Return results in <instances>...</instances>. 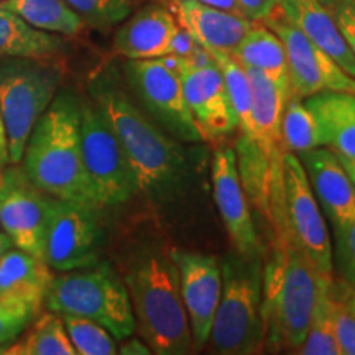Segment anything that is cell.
Instances as JSON below:
<instances>
[{
	"instance_id": "7",
	"label": "cell",
	"mask_w": 355,
	"mask_h": 355,
	"mask_svg": "<svg viewBox=\"0 0 355 355\" xmlns=\"http://www.w3.org/2000/svg\"><path fill=\"white\" fill-rule=\"evenodd\" d=\"M51 58H3L0 63V112L6 123L10 165H20L26 141L58 94L63 68Z\"/></svg>"
},
{
	"instance_id": "26",
	"label": "cell",
	"mask_w": 355,
	"mask_h": 355,
	"mask_svg": "<svg viewBox=\"0 0 355 355\" xmlns=\"http://www.w3.org/2000/svg\"><path fill=\"white\" fill-rule=\"evenodd\" d=\"M3 355H76V350L60 314L48 311L40 313Z\"/></svg>"
},
{
	"instance_id": "35",
	"label": "cell",
	"mask_w": 355,
	"mask_h": 355,
	"mask_svg": "<svg viewBox=\"0 0 355 355\" xmlns=\"http://www.w3.org/2000/svg\"><path fill=\"white\" fill-rule=\"evenodd\" d=\"M334 331L340 355H355V314L349 300L337 298L334 290Z\"/></svg>"
},
{
	"instance_id": "3",
	"label": "cell",
	"mask_w": 355,
	"mask_h": 355,
	"mask_svg": "<svg viewBox=\"0 0 355 355\" xmlns=\"http://www.w3.org/2000/svg\"><path fill=\"white\" fill-rule=\"evenodd\" d=\"M21 162L26 176L43 193L96 206L83 158L81 97L58 92L30 133Z\"/></svg>"
},
{
	"instance_id": "38",
	"label": "cell",
	"mask_w": 355,
	"mask_h": 355,
	"mask_svg": "<svg viewBox=\"0 0 355 355\" xmlns=\"http://www.w3.org/2000/svg\"><path fill=\"white\" fill-rule=\"evenodd\" d=\"M117 354L122 355H148L152 354V349L140 336H128L121 340V345H117Z\"/></svg>"
},
{
	"instance_id": "16",
	"label": "cell",
	"mask_w": 355,
	"mask_h": 355,
	"mask_svg": "<svg viewBox=\"0 0 355 355\" xmlns=\"http://www.w3.org/2000/svg\"><path fill=\"white\" fill-rule=\"evenodd\" d=\"M212 196L234 250L245 257H261L259 234L241 175H239L235 150L230 146L217 148L212 158Z\"/></svg>"
},
{
	"instance_id": "33",
	"label": "cell",
	"mask_w": 355,
	"mask_h": 355,
	"mask_svg": "<svg viewBox=\"0 0 355 355\" xmlns=\"http://www.w3.org/2000/svg\"><path fill=\"white\" fill-rule=\"evenodd\" d=\"M35 318L37 314L28 306L2 301L0 303V345L19 339Z\"/></svg>"
},
{
	"instance_id": "17",
	"label": "cell",
	"mask_w": 355,
	"mask_h": 355,
	"mask_svg": "<svg viewBox=\"0 0 355 355\" xmlns=\"http://www.w3.org/2000/svg\"><path fill=\"white\" fill-rule=\"evenodd\" d=\"M178 25L189 33L194 43L207 51L230 53L245 37L254 20L199 0H165Z\"/></svg>"
},
{
	"instance_id": "32",
	"label": "cell",
	"mask_w": 355,
	"mask_h": 355,
	"mask_svg": "<svg viewBox=\"0 0 355 355\" xmlns=\"http://www.w3.org/2000/svg\"><path fill=\"white\" fill-rule=\"evenodd\" d=\"M84 26L107 30L122 24L130 15L132 0H64Z\"/></svg>"
},
{
	"instance_id": "37",
	"label": "cell",
	"mask_w": 355,
	"mask_h": 355,
	"mask_svg": "<svg viewBox=\"0 0 355 355\" xmlns=\"http://www.w3.org/2000/svg\"><path fill=\"white\" fill-rule=\"evenodd\" d=\"M247 19L261 21L278 7V0H235Z\"/></svg>"
},
{
	"instance_id": "2",
	"label": "cell",
	"mask_w": 355,
	"mask_h": 355,
	"mask_svg": "<svg viewBox=\"0 0 355 355\" xmlns=\"http://www.w3.org/2000/svg\"><path fill=\"white\" fill-rule=\"evenodd\" d=\"M121 275L132 303L137 331L152 354H189L193 336L171 247L135 248L123 263Z\"/></svg>"
},
{
	"instance_id": "46",
	"label": "cell",
	"mask_w": 355,
	"mask_h": 355,
	"mask_svg": "<svg viewBox=\"0 0 355 355\" xmlns=\"http://www.w3.org/2000/svg\"><path fill=\"white\" fill-rule=\"evenodd\" d=\"M0 2H2V0H0Z\"/></svg>"
},
{
	"instance_id": "39",
	"label": "cell",
	"mask_w": 355,
	"mask_h": 355,
	"mask_svg": "<svg viewBox=\"0 0 355 355\" xmlns=\"http://www.w3.org/2000/svg\"><path fill=\"white\" fill-rule=\"evenodd\" d=\"M10 163V155H8V139L6 123H3L2 112H0V168H3Z\"/></svg>"
},
{
	"instance_id": "45",
	"label": "cell",
	"mask_w": 355,
	"mask_h": 355,
	"mask_svg": "<svg viewBox=\"0 0 355 355\" xmlns=\"http://www.w3.org/2000/svg\"><path fill=\"white\" fill-rule=\"evenodd\" d=\"M2 301H3V300H2V298H0V303H2Z\"/></svg>"
},
{
	"instance_id": "11",
	"label": "cell",
	"mask_w": 355,
	"mask_h": 355,
	"mask_svg": "<svg viewBox=\"0 0 355 355\" xmlns=\"http://www.w3.org/2000/svg\"><path fill=\"white\" fill-rule=\"evenodd\" d=\"M261 24L272 28L285 46L291 96L306 99L322 91L355 94V78L345 73L326 51L288 21L278 7L261 20Z\"/></svg>"
},
{
	"instance_id": "42",
	"label": "cell",
	"mask_w": 355,
	"mask_h": 355,
	"mask_svg": "<svg viewBox=\"0 0 355 355\" xmlns=\"http://www.w3.org/2000/svg\"><path fill=\"white\" fill-rule=\"evenodd\" d=\"M337 158L340 159V163H343L345 173H347V175H349L350 181H352V184H354V188H355V162H350V159L339 157V155H337Z\"/></svg>"
},
{
	"instance_id": "14",
	"label": "cell",
	"mask_w": 355,
	"mask_h": 355,
	"mask_svg": "<svg viewBox=\"0 0 355 355\" xmlns=\"http://www.w3.org/2000/svg\"><path fill=\"white\" fill-rule=\"evenodd\" d=\"M178 71L186 104L202 140H219L232 135L239 128V121L216 61L193 64L188 58L180 56Z\"/></svg>"
},
{
	"instance_id": "22",
	"label": "cell",
	"mask_w": 355,
	"mask_h": 355,
	"mask_svg": "<svg viewBox=\"0 0 355 355\" xmlns=\"http://www.w3.org/2000/svg\"><path fill=\"white\" fill-rule=\"evenodd\" d=\"M245 68V66H243ZM252 87V105L257 141L268 152H282V117L291 96L288 76H272L255 68H245Z\"/></svg>"
},
{
	"instance_id": "10",
	"label": "cell",
	"mask_w": 355,
	"mask_h": 355,
	"mask_svg": "<svg viewBox=\"0 0 355 355\" xmlns=\"http://www.w3.org/2000/svg\"><path fill=\"white\" fill-rule=\"evenodd\" d=\"M102 209L78 201L53 198L43 260L56 272L86 268L101 261L104 248Z\"/></svg>"
},
{
	"instance_id": "15",
	"label": "cell",
	"mask_w": 355,
	"mask_h": 355,
	"mask_svg": "<svg viewBox=\"0 0 355 355\" xmlns=\"http://www.w3.org/2000/svg\"><path fill=\"white\" fill-rule=\"evenodd\" d=\"M180 273L181 296L189 319L193 349L202 350L214 319L222 291V265L214 255L171 247Z\"/></svg>"
},
{
	"instance_id": "43",
	"label": "cell",
	"mask_w": 355,
	"mask_h": 355,
	"mask_svg": "<svg viewBox=\"0 0 355 355\" xmlns=\"http://www.w3.org/2000/svg\"><path fill=\"white\" fill-rule=\"evenodd\" d=\"M349 306H350V309H352V313L355 314V290H354L352 296H350V300H349Z\"/></svg>"
},
{
	"instance_id": "1",
	"label": "cell",
	"mask_w": 355,
	"mask_h": 355,
	"mask_svg": "<svg viewBox=\"0 0 355 355\" xmlns=\"http://www.w3.org/2000/svg\"><path fill=\"white\" fill-rule=\"evenodd\" d=\"M89 96L121 140L139 193L158 207L183 198L191 181V163L183 144L157 125L112 74L92 79Z\"/></svg>"
},
{
	"instance_id": "27",
	"label": "cell",
	"mask_w": 355,
	"mask_h": 355,
	"mask_svg": "<svg viewBox=\"0 0 355 355\" xmlns=\"http://www.w3.org/2000/svg\"><path fill=\"white\" fill-rule=\"evenodd\" d=\"M0 7L15 12L43 32L74 37L86 26L64 0H2Z\"/></svg>"
},
{
	"instance_id": "36",
	"label": "cell",
	"mask_w": 355,
	"mask_h": 355,
	"mask_svg": "<svg viewBox=\"0 0 355 355\" xmlns=\"http://www.w3.org/2000/svg\"><path fill=\"white\" fill-rule=\"evenodd\" d=\"M355 56V0H321Z\"/></svg>"
},
{
	"instance_id": "5",
	"label": "cell",
	"mask_w": 355,
	"mask_h": 355,
	"mask_svg": "<svg viewBox=\"0 0 355 355\" xmlns=\"http://www.w3.org/2000/svg\"><path fill=\"white\" fill-rule=\"evenodd\" d=\"M220 265V300L206 345L220 355L259 354L265 349L261 257L234 250Z\"/></svg>"
},
{
	"instance_id": "12",
	"label": "cell",
	"mask_w": 355,
	"mask_h": 355,
	"mask_svg": "<svg viewBox=\"0 0 355 355\" xmlns=\"http://www.w3.org/2000/svg\"><path fill=\"white\" fill-rule=\"evenodd\" d=\"M283 194L286 224L303 254L322 275H332V245L326 220L300 157L283 153Z\"/></svg>"
},
{
	"instance_id": "13",
	"label": "cell",
	"mask_w": 355,
	"mask_h": 355,
	"mask_svg": "<svg viewBox=\"0 0 355 355\" xmlns=\"http://www.w3.org/2000/svg\"><path fill=\"white\" fill-rule=\"evenodd\" d=\"M53 196L38 189L24 168L13 165L2 173L0 225L17 248L43 259L44 232Z\"/></svg>"
},
{
	"instance_id": "40",
	"label": "cell",
	"mask_w": 355,
	"mask_h": 355,
	"mask_svg": "<svg viewBox=\"0 0 355 355\" xmlns=\"http://www.w3.org/2000/svg\"><path fill=\"white\" fill-rule=\"evenodd\" d=\"M199 2L207 3V6H212V7H217V8H222V10H227V12H232V13H239V15H243L242 8L239 7V3L235 2V0H199ZM243 17H245V15H243Z\"/></svg>"
},
{
	"instance_id": "44",
	"label": "cell",
	"mask_w": 355,
	"mask_h": 355,
	"mask_svg": "<svg viewBox=\"0 0 355 355\" xmlns=\"http://www.w3.org/2000/svg\"><path fill=\"white\" fill-rule=\"evenodd\" d=\"M3 350H6V347H2V345H0V355H3Z\"/></svg>"
},
{
	"instance_id": "31",
	"label": "cell",
	"mask_w": 355,
	"mask_h": 355,
	"mask_svg": "<svg viewBox=\"0 0 355 355\" xmlns=\"http://www.w3.org/2000/svg\"><path fill=\"white\" fill-rule=\"evenodd\" d=\"M76 355H115L117 340L104 326L87 318L60 314Z\"/></svg>"
},
{
	"instance_id": "25",
	"label": "cell",
	"mask_w": 355,
	"mask_h": 355,
	"mask_svg": "<svg viewBox=\"0 0 355 355\" xmlns=\"http://www.w3.org/2000/svg\"><path fill=\"white\" fill-rule=\"evenodd\" d=\"M230 55L245 68L260 69L272 76H288L285 46L278 35L261 21L254 20Z\"/></svg>"
},
{
	"instance_id": "8",
	"label": "cell",
	"mask_w": 355,
	"mask_h": 355,
	"mask_svg": "<svg viewBox=\"0 0 355 355\" xmlns=\"http://www.w3.org/2000/svg\"><path fill=\"white\" fill-rule=\"evenodd\" d=\"M81 139L89 189L99 209L119 207L139 194L125 150L91 96L81 97Z\"/></svg>"
},
{
	"instance_id": "4",
	"label": "cell",
	"mask_w": 355,
	"mask_h": 355,
	"mask_svg": "<svg viewBox=\"0 0 355 355\" xmlns=\"http://www.w3.org/2000/svg\"><path fill=\"white\" fill-rule=\"evenodd\" d=\"M326 277L331 275L318 272L291 234L275 235L273 254L263 268L265 347L298 352Z\"/></svg>"
},
{
	"instance_id": "41",
	"label": "cell",
	"mask_w": 355,
	"mask_h": 355,
	"mask_svg": "<svg viewBox=\"0 0 355 355\" xmlns=\"http://www.w3.org/2000/svg\"><path fill=\"white\" fill-rule=\"evenodd\" d=\"M13 247H15V243H13L10 235H8L6 230H0V260H2V257L6 255L8 250H12Z\"/></svg>"
},
{
	"instance_id": "30",
	"label": "cell",
	"mask_w": 355,
	"mask_h": 355,
	"mask_svg": "<svg viewBox=\"0 0 355 355\" xmlns=\"http://www.w3.org/2000/svg\"><path fill=\"white\" fill-rule=\"evenodd\" d=\"M282 144L285 152L296 155L324 146L321 125L300 97L290 96L283 110Z\"/></svg>"
},
{
	"instance_id": "24",
	"label": "cell",
	"mask_w": 355,
	"mask_h": 355,
	"mask_svg": "<svg viewBox=\"0 0 355 355\" xmlns=\"http://www.w3.org/2000/svg\"><path fill=\"white\" fill-rule=\"evenodd\" d=\"M64 50L61 35L38 30L0 7V58H53Z\"/></svg>"
},
{
	"instance_id": "9",
	"label": "cell",
	"mask_w": 355,
	"mask_h": 355,
	"mask_svg": "<svg viewBox=\"0 0 355 355\" xmlns=\"http://www.w3.org/2000/svg\"><path fill=\"white\" fill-rule=\"evenodd\" d=\"M180 56L127 60L123 71L135 102L168 135L181 144H196L202 137L186 104L181 84Z\"/></svg>"
},
{
	"instance_id": "20",
	"label": "cell",
	"mask_w": 355,
	"mask_h": 355,
	"mask_svg": "<svg viewBox=\"0 0 355 355\" xmlns=\"http://www.w3.org/2000/svg\"><path fill=\"white\" fill-rule=\"evenodd\" d=\"M53 278V270L43 259L13 247L0 260V298L28 306L38 316Z\"/></svg>"
},
{
	"instance_id": "23",
	"label": "cell",
	"mask_w": 355,
	"mask_h": 355,
	"mask_svg": "<svg viewBox=\"0 0 355 355\" xmlns=\"http://www.w3.org/2000/svg\"><path fill=\"white\" fill-rule=\"evenodd\" d=\"M304 104L321 125L324 146L355 162V94L322 91L306 97Z\"/></svg>"
},
{
	"instance_id": "19",
	"label": "cell",
	"mask_w": 355,
	"mask_h": 355,
	"mask_svg": "<svg viewBox=\"0 0 355 355\" xmlns=\"http://www.w3.org/2000/svg\"><path fill=\"white\" fill-rule=\"evenodd\" d=\"M180 25L163 3L146 6L123 20L114 37V50L127 60H155L171 55Z\"/></svg>"
},
{
	"instance_id": "6",
	"label": "cell",
	"mask_w": 355,
	"mask_h": 355,
	"mask_svg": "<svg viewBox=\"0 0 355 355\" xmlns=\"http://www.w3.org/2000/svg\"><path fill=\"white\" fill-rule=\"evenodd\" d=\"M44 308L96 321L115 340L125 339L137 331L127 286L122 275L109 261L56 275L44 298Z\"/></svg>"
},
{
	"instance_id": "18",
	"label": "cell",
	"mask_w": 355,
	"mask_h": 355,
	"mask_svg": "<svg viewBox=\"0 0 355 355\" xmlns=\"http://www.w3.org/2000/svg\"><path fill=\"white\" fill-rule=\"evenodd\" d=\"M314 196L329 217L332 229L355 219V188L337 155L327 146L300 153Z\"/></svg>"
},
{
	"instance_id": "34",
	"label": "cell",
	"mask_w": 355,
	"mask_h": 355,
	"mask_svg": "<svg viewBox=\"0 0 355 355\" xmlns=\"http://www.w3.org/2000/svg\"><path fill=\"white\" fill-rule=\"evenodd\" d=\"M336 261L345 283L355 285V219L340 229H334Z\"/></svg>"
},
{
	"instance_id": "28",
	"label": "cell",
	"mask_w": 355,
	"mask_h": 355,
	"mask_svg": "<svg viewBox=\"0 0 355 355\" xmlns=\"http://www.w3.org/2000/svg\"><path fill=\"white\" fill-rule=\"evenodd\" d=\"M298 354L303 355H340L334 331V282L331 277L322 279L308 334Z\"/></svg>"
},
{
	"instance_id": "29",
	"label": "cell",
	"mask_w": 355,
	"mask_h": 355,
	"mask_svg": "<svg viewBox=\"0 0 355 355\" xmlns=\"http://www.w3.org/2000/svg\"><path fill=\"white\" fill-rule=\"evenodd\" d=\"M212 60L219 66L229 99L232 102L239 121V128L243 135L255 137L254 105H252V87L248 81L247 71L235 58L227 51H209Z\"/></svg>"
},
{
	"instance_id": "21",
	"label": "cell",
	"mask_w": 355,
	"mask_h": 355,
	"mask_svg": "<svg viewBox=\"0 0 355 355\" xmlns=\"http://www.w3.org/2000/svg\"><path fill=\"white\" fill-rule=\"evenodd\" d=\"M278 10L301 33L355 78V56L321 0H278Z\"/></svg>"
}]
</instances>
